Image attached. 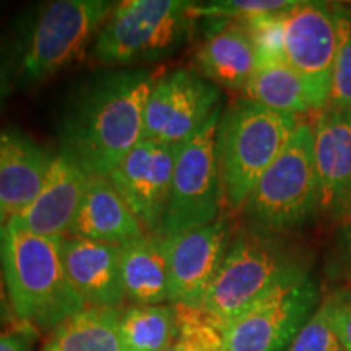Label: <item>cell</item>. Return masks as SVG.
Returning a JSON list of instances; mask_svg holds the SVG:
<instances>
[{"instance_id": "cell-7", "label": "cell", "mask_w": 351, "mask_h": 351, "mask_svg": "<svg viewBox=\"0 0 351 351\" xmlns=\"http://www.w3.org/2000/svg\"><path fill=\"white\" fill-rule=\"evenodd\" d=\"M249 225L283 234L319 213L313 125L301 121L244 204Z\"/></svg>"}, {"instance_id": "cell-29", "label": "cell", "mask_w": 351, "mask_h": 351, "mask_svg": "<svg viewBox=\"0 0 351 351\" xmlns=\"http://www.w3.org/2000/svg\"><path fill=\"white\" fill-rule=\"evenodd\" d=\"M38 333L33 327L16 322L15 326L0 330V351H33Z\"/></svg>"}, {"instance_id": "cell-5", "label": "cell", "mask_w": 351, "mask_h": 351, "mask_svg": "<svg viewBox=\"0 0 351 351\" xmlns=\"http://www.w3.org/2000/svg\"><path fill=\"white\" fill-rule=\"evenodd\" d=\"M187 0H124L116 3L93 41V57L103 65L155 62L186 43L194 19Z\"/></svg>"}, {"instance_id": "cell-15", "label": "cell", "mask_w": 351, "mask_h": 351, "mask_svg": "<svg viewBox=\"0 0 351 351\" xmlns=\"http://www.w3.org/2000/svg\"><path fill=\"white\" fill-rule=\"evenodd\" d=\"M86 182L88 174L57 153L43 191L8 223L44 238H65L80 208Z\"/></svg>"}, {"instance_id": "cell-27", "label": "cell", "mask_w": 351, "mask_h": 351, "mask_svg": "<svg viewBox=\"0 0 351 351\" xmlns=\"http://www.w3.org/2000/svg\"><path fill=\"white\" fill-rule=\"evenodd\" d=\"M351 111V15L339 10V49L333 65L328 106Z\"/></svg>"}, {"instance_id": "cell-8", "label": "cell", "mask_w": 351, "mask_h": 351, "mask_svg": "<svg viewBox=\"0 0 351 351\" xmlns=\"http://www.w3.org/2000/svg\"><path fill=\"white\" fill-rule=\"evenodd\" d=\"M221 109L195 137L178 145L163 236L194 230L219 218L225 200L217 161V130Z\"/></svg>"}, {"instance_id": "cell-24", "label": "cell", "mask_w": 351, "mask_h": 351, "mask_svg": "<svg viewBox=\"0 0 351 351\" xmlns=\"http://www.w3.org/2000/svg\"><path fill=\"white\" fill-rule=\"evenodd\" d=\"M340 306L341 301L337 296L322 302L287 351H343L337 330V314Z\"/></svg>"}, {"instance_id": "cell-11", "label": "cell", "mask_w": 351, "mask_h": 351, "mask_svg": "<svg viewBox=\"0 0 351 351\" xmlns=\"http://www.w3.org/2000/svg\"><path fill=\"white\" fill-rule=\"evenodd\" d=\"M337 49L339 10L300 2L285 13L287 64L304 80L313 111H324L328 106Z\"/></svg>"}, {"instance_id": "cell-3", "label": "cell", "mask_w": 351, "mask_h": 351, "mask_svg": "<svg viewBox=\"0 0 351 351\" xmlns=\"http://www.w3.org/2000/svg\"><path fill=\"white\" fill-rule=\"evenodd\" d=\"M2 263L15 317L34 330L51 333L86 307L65 271L62 238H44L7 223Z\"/></svg>"}, {"instance_id": "cell-26", "label": "cell", "mask_w": 351, "mask_h": 351, "mask_svg": "<svg viewBox=\"0 0 351 351\" xmlns=\"http://www.w3.org/2000/svg\"><path fill=\"white\" fill-rule=\"evenodd\" d=\"M298 3L300 2H291V0H225V2H210L204 5L194 3L191 7V16L194 20H234L243 23L267 13L289 10Z\"/></svg>"}, {"instance_id": "cell-10", "label": "cell", "mask_w": 351, "mask_h": 351, "mask_svg": "<svg viewBox=\"0 0 351 351\" xmlns=\"http://www.w3.org/2000/svg\"><path fill=\"white\" fill-rule=\"evenodd\" d=\"M219 109V88L199 72L176 69L155 78L145 106L142 140L181 145Z\"/></svg>"}, {"instance_id": "cell-9", "label": "cell", "mask_w": 351, "mask_h": 351, "mask_svg": "<svg viewBox=\"0 0 351 351\" xmlns=\"http://www.w3.org/2000/svg\"><path fill=\"white\" fill-rule=\"evenodd\" d=\"M317 304L319 287L311 274L285 283L228 324L221 351H287Z\"/></svg>"}, {"instance_id": "cell-14", "label": "cell", "mask_w": 351, "mask_h": 351, "mask_svg": "<svg viewBox=\"0 0 351 351\" xmlns=\"http://www.w3.org/2000/svg\"><path fill=\"white\" fill-rule=\"evenodd\" d=\"M313 132L319 213L341 221L351 199V111L326 108Z\"/></svg>"}, {"instance_id": "cell-28", "label": "cell", "mask_w": 351, "mask_h": 351, "mask_svg": "<svg viewBox=\"0 0 351 351\" xmlns=\"http://www.w3.org/2000/svg\"><path fill=\"white\" fill-rule=\"evenodd\" d=\"M21 85V46L16 28L0 36V111Z\"/></svg>"}, {"instance_id": "cell-19", "label": "cell", "mask_w": 351, "mask_h": 351, "mask_svg": "<svg viewBox=\"0 0 351 351\" xmlns=\"http://www.w3.org/2000/svg\"><path fill=\"white\" fill-rule=\"evenodd\" d=\"M195 64L200 75L218 88L244 90L257 67L256 51L245 26L239 21L215 26L200 44Z\"/></svg>"}, {"instance_id": "cell-32", "label": "cell", "mask_w": 351, "mask_h": 351, "mask_svg": "<svg viewBox=\"0 0 351 351\" xmlns=\"http://www.w3.org/2000/svg\"><path fill=\"white\" fill-rule=\"evenodd\" d=\"M341 244H343V251L351 267V199L346 208V213L341 219Z\"/></svg>"}, {"instance_id": "cell-18", "label": "cell", "mask_w": 351, "mask_h": 351, "mask_svg": "<svg viewBox=\"0 0 351 351\" xmlns=\"http://www.w3.org/2000/svg\"><path fill=\"white\" fill-rule=\"evenodd\" d=\"M145 232L109 178L88 176L85 194L69 236L121 245Z\"/></svg>"}, {"instance_id": "cell-13", "label": "cell", "mask_w": 351, "mask_h": 351, "mask_svg": "<svg viewBox=\"0 0 351 351\" xmlns=\"http://www.w3.org/2000/svg\"><path fill=\"white\" fill-rule=\"evenodd\" d=\"M166 238L169 302L200 309L232 239L231 225L218 218L210 225Z\"/></svg>"}, {"instance_id": "cell-12", "label": "cell", "mask_w": 351, "mask_h": 351, "mask_svg": "<svg viewBox=\"0 0 351 351\" xmlns=\"http://www.w3.org/2000/svg\"><path fill=\"white\" fill-rule=\"evenodd\" d=\"M176 152V145L142 140L108 176L143 230L150 234L163 236Z\"/></svg>"}, {"instance_id": "cell-33", "label": "cell", "mask_w": 351, "mask_h": 351, "mask_svg": "<svg viewBox=\"0 0 351 351\" xmlns=\"http://www.w3.org/2000/svg\"><path fill=\"white\" fill-rule=\"evenodd\" d=\"M7 223H8V217L5 213H3V210L0 208V230H5Z\"/></svg>"}, {"instance_id": "cell-22", "label": "cell", "mask_w": 351, "mask_h": 351, "mask_svg": "<svg viewBox=\"0 0 351 351\" xmlns=\"http://www.w3.org/2000/svg\"><path fill=\"white\" fill-rule=\"evenodd\" d=\"M244 91L247 99L274 111L295 116L313 111L304 80L288 64L257 67Z\"/></svg>"}, {"instance_id": "cell-23", "label": "cell", "mask_w": 351, "mask_h": 351, "mask_svg": "<svg viewBox=\"0 0 351 351\" xmlns=\"http://www.w3.org/2000/svg\"><path fill=\"white\" fill-rule=\"evenodd\" d=\"M176 340L174 306H132L122 311V351H165Z\"/></svg>"}, {"instance_id": "cell-20", "label": "cell", "mask_w": 351, "mask_h": 351, "mask_svg": "<svg viewBox=\"0 0 351 351\" xmlns=\"http://www.w3.org/2000/svg\"><path fill=\"white\" fill-rule=\"evenodd\" d=\"M121 271L125 298L134 306L169 302V267L166 238L145 232L121 244Z\"/></svg>"}, {"instance_id": "cell-17", "label": "cell", "mask_w": 351, "mask_h": 351, "mask_svg": "<svg viewBox=\"0 0 351 351\" xmlns=\"http://www.w3.org/2000/svg\"><path fill=\"white\" fill-rule=\"evenodd\" d=\"M56 156L23 132H0V208L8 219L33 204Z\"/></svg>"}, {"instance_id": "cell-25", "label": "cell", "mask_w": 351, "mask_h": 351, "mask_svg": "<svg viewBox=\"0 0 351 351\" xmlns=\"http://www.w3.org/2000/svg\"><path fill=\"white\" fill-rule=\"evenodd\" d=\"M287 12L267 13L243 21L252 39L257 67L287 64V54H285V13Z\"/></svg>"}, {"instance_id": "cell-30", "label": "cell", "mask_w": 351, "mask_h": 351, "mask_svg": "<svg viewBox=\"0 0 351 351\" xmlns=\"http://www.w3.org/2000/svg\"><path fill=\"white\" fill-rule=\"evenodd\" d=\"M3 232L5 230H0V330H5V328L15 326L19 320L13 313L10 295H8L7 282H5V274H3V263H2V241H3Z\"/></svg>"}, {"instance_id": "cell-21", "label": "cell", "mask_w": 351, "mask_h": 351, "mask_svg": "<svg viewBox=\"0 0 351 351\" xmlns=\"http://www.w3.org/2000/svg\"><path fill=\"white\" fill-rule=\"evenodd\" d=\"M121 307H85L49 333L41 351H122Z\"/></svg>"}, {"instance_id": "cell-4", "label": "cell", "mask_w": 351, "mask_h": 351, "mask_svg": "<svg viewBox=\"0 0 351 351\" xmlns=\"http://www.w3.org/2000/svg\"><path fill=\"white\" fill-rule=\"evenodd\" d=\"M300 122L295 114L274 111L247 98L221 112L217 161L230 207L243 210L254 186L283 152Z\"/></svg>"}, {"instance_id": "cell-31", "label": "cell", "mask_w": 351, "mask_h": 351, "mask_svg": "<svg viewBox=\"0 0 351 351\" xmlns=\"http://www.w3.org/2000/svg\"><path fill=\"white\" fill-rule=\"evenodd\" d=\"M337 330L345 351H351V304L341 302L337 314Z\"/></svg>"}, {"instance_id": "cell-2", "label": "cell", "mask_w": 351, "mask_h": 351, "mask_svg": "<svg viewBox=\"0 0 351 351\" xmlns=\"http://www.w3.org/2000/svg\"><path fill=\"white\" fill-rule=\"evenodd\" d=\"M309 275L306 254L283 234L245 226L232 236L200 309L225 330L245 309L285 283Z\"/></svg>"}, {"instance_id": "cell-6", "label": "cell", "mask_w": 351, "mask_h": 351, "mask_svg": "<svg viewBox=\"0 0 351 351\" xmlns=\"http://www.w3.org/2000/svg\"><path fill=\"white\" fill-rule=\"evenodd\" d=\"M116 3L109 0H56L16 28L21 46V85L49 80L85 52Z\"/></svg>"}, {"instance_id": "cell-1", "label": "cell", "mask_w": 351, "mask_h": 351, "mask_svg": "<svg viewBox=\"0 0 351 351\" xmlns=\"http://www.w3.org/2000/svg\"><path fill=\"white\" fill-rule=\"evenodd\" d=\"M155 77L143 69L101 73L78 88L59 130V155L88 176H108L142 142Z\"/></svg>"}, {"instance_id": "cell-16", "label": "cell", "mask_w": 351, "mask_h": 351, "mask_svg": "<svg viewBox=\"0 0 351 351\" xmlns=\"http://www.w3.org/2000/svg\"><path fill=\"white\" fill-rule=\"evenodd\" d=\"M65 271L86 307H121L124 285L121 271V245L62 238Z\"/></svg>"}]
</instances>
